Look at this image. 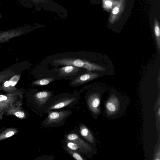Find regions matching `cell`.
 <instances>
[{
    "label": "cell",
    "instance_id": "1",
    "mask_svg": "<svg viewBox=\"0 0 160 160\" xmlns=\"http://www.w3.org/2000/svg\"><path fill=\"white\" fill-rule=\"evenodd\" d=\"M84 54L82 51L55 54L48 56L42 61L41 64L47 67H53L71 65L89 71L105 70V68L85 58Z\"/></svg>",
    "mask_w": 160,
    "mask_h": 160
},
{
    "label": "cell",
    "instance_id": "2",
    "mask_svg": "<svg viewBox=\"0 0 160 160\" xmlns=\"http://www.w3.org/2000/svg\"><path fill=\"white\" fill-rule=\"evenodd\" d=\"M80 93L75 90L72 93H64L52 96L48 99L44 105L43 114H47L49 110L72 108L79 102Z\"/></svg>",
    "mask_w": 160,
    "mask_h": 160
},
{
    "label": "cell",
    "instance_id": "3",
    "mask_svg": "<svg viewBox=\"0 0 160 160\" xmlns=\"http://www.w3.org/2000/svg\"><path fill=\"white\" fill-rule=\"evenodd\" d=\"M86 70L85 69L71 65L53 67L46 70L48 72H53L52 77L58 80L73 79Z\"/></svg>",
    "mask_w": 160,
    "mask_h": 160
},
{
    "label": "cell",
    "instance_id": "4",
    "mask_svg": "<svg viewBox=\"0 0 160 160\" xmlns=\"http://www.w3.org/2000/svg\"><path fill=\"white\" fill-rule=\"evenodd\" d=\"M128 101H124L115 94L111 95L107 100L104 113L108 118L118 117L122 113L127 105Z\"/></svg>",
    "mask_w": 160,
    "mask_h": 160
},
{
    "label": "cell",
    "instance_id": "5",
    "mask_svg": "<svg viewBox=\"0 0 160 160\" xmlns=\"http://www.w3.org/2000/svg\"><path fill=\"white\" fill-rule=\"evenodd\" d=\"M72 112L70 109L61 111L49 110L48 116L41 122V125L46 127H57L64 125L66 119L70 116Z\"/></svg>",
    "mask_w": 160,
    "mask_h": 160
},
{
    "label": "cell",
    "instance_id": "6",
    "mask_svg": "<svg viewBox=\"0 0 160 160\" xmlns=\"http://www.w3.org/2000/svg\"><path fill=\"white\" fill-rule=\"evenodd\" d=\"M64 138L73 142L80 147L86 157L91 158L97 152V150L93 146L85 141L79 134L77 130H72L64 135Z\"/></svg>",
    "mask_w": 160,
    "mask_h": 160
},
{
    "label": "cell",
    "instance_id": "7",
    "mask_svg": "<svg viewBox=\"0 0 160 160\" xmlns=\"http://www.w3.org/2000/svg\"><path fill=\"white\" fill-rule=\"evenodd\" d=\"M101 98L100 93L97 92H88L85 96L87 106L95 119L102 113L100 109Z\"/></svg>",
    "mask_w": 160,
    "mask_h": 160
},
{
    "label": "cell",
    "instance_id": "8",
    "mask_svg": "<svg viewBox=\"0 0 160 160\" xmlns=\"http://www.w3.org/2000/svg\"><path fill=\"white\" fill-rule=\"evenodd\" d=\"M53 91L43 90L38 91V90L34 96V103L37 112L40 116L43 114L42 110L43 107L51 97L53 96Z\"/></svg>",
    "mask_w": 160,
    "mask_h": 160
},
{
    "label": "cell",
    "instance_id": "9",
    "mask_svg": "<svg viewBox=\"0 0 160 160\" xmlns=\"http://www.w3.org/2000/svg\"><path fill=\"white\" fill-rule=\"evenodd\" d=\"M98 76V73L87 70L75 79L71 80L69 84L72 87H78L95 79Z\"/></svg>",
    "mask_w": 160,
    "mask_h": 160
},
{
    "label": "cell",
    "instance_id": "10",
    "mask_svg": "<svg viewBox=\"0 0 160 160\" xmlns=\"http://www.w3.org/2000/svg\"><path fill=\"white\" fill-rule=\"evenodd\" d=\"M78 132L81 136L88 142L93 146L96 145V139L93 133L85 124L82 123L79 124Z\"/></svg>",
    "mask_w": 160,
    "mask_h": 160
},
{
    "label": "cell",
    "instance_id": "11",
    "mask_svg": "<svg viewBox=\"0 0 160 160\" xmlns=\"http://www.w3.org/2000/svg\"><path fill=\"white\" fill-rule=\"evenodd\" d=\"M126 0H117L112 10L109 18V22L113 24L119 18L124 8Z\"/></svg>",
    "mask_w": 160,
    "mask_h": 160
},
{
    "label": "cell",
    "instance_id": "12",
    "mask_svg": "<svg viewBox=\"0 0 160 160\" xmlns=\"http://www.w3.org/2000/svg\"><path fill=\"white\" fill-rule=\"evenodd\" d=\"M62 146L65 152L74 159L77 160H87L86 157L84 156L77 151L70 149L62 143Z\"/></svg>",
    "mask_w": 160,
    "mask_h": 160
},
{
    "label": "cell",
    "instance_id": "13",
    "mask_svg": "<svg viewBox=\"0 0 160 160\" xmlns=\"http://www.w3.org/2000/svg\"><path fill=\"white\" fill-rule=\"evenodd\" d=\"M62 143L71 150L77 151L84 155V152L80 147L76 143L65 139L61 140Z\"/></svg>",
    "mask_w": 160,
    "mask_h": 160
},
{
    "label": "cell",
    "instance_id": "14",
    "mask_svg": "<svg viewBox=\"0 0 160 160\" xmlns=\"http://www.w3.org/2000/svg\"><path fill=\"white\" fill-rule=\"evenodd\" d=\"M56 79L52 77L41 78L35 81L33 84L40 86L47 85L54 81Z\"/></svg>",
    "mask_w": 160,
    "mask_h": 160
},
{
    "label": "cell",
    "instance_id": "15",
    "mask_svg": "<svg viewBox=\"0 0 160 160\" xmlns=\"http://www.w3.org/2000/svg\"><path fill=\"white\" fill-rule=\"evenodd\" d=\"M154 31L158 48L160 52V29L158 21L156 18L155 19L154 25Z\"/></svg>",
    "mask_w": 160,
    "mask_h": 160
},
{
    "label": "cell",
    "instance_id": "16",
    "mask_svg": "<svg viewBox=\"0 0 160 160\" xmlns=\"http://www.w3.org/2000/svg\"><path fill=\"white\" fill-rule=\"evenodd\" d=\"M102 7L107 11L112 10L117 2V0H102Z\"/></svg>",
    "mask_w": 160,
    "mask_h": 160
},
{
    "label": "cell",
    "instance_id": "17",
    "mask_svg": "<svg viewBox=\"0 0 160 160\" xmlns=\"http://www.w3.org/2000/svg\"><path fill=\"white\" fill-rule=\"evenodd\" d=\"M54 158V157L53 155H45L38 157V159L40 160H53Z\"/></svg>",
    "mask_w": 160,
    "mask_h": 160
},
{
    "label": "cell",
    "instance_id": "18",
    "mask_svg": "<svg viewBox=\"0 0 160 160\" xmlns=\"http://www.w3.org/2000/svg\"><path fill=\"white\" fill-rule=\"evenodd\" d=\"M15 115L18 118H22L24 117L25 114L23 112H18L15 113Z\"/></svg>",
    "mask_w": 160,
    "mask_h": 160
},
{
    "label": "cell",
    "instance_id": "19",
    "mask_svg": "<svg viewBox=\"0 0 160 160\" xmlns=\"http://www.w3.org/2000/svg\"><path fill=\"white\" fill-rule=\"evenodd\" d=\"M14 134V132L12 131H10L8 132L6 134V137L8 138L13 136Z\"/></svg>",
    "mask_w": 160,
    "mask_h": 160
},
{
    "label": "cell",
    "instance_id": "20",
    "mask_svg": "<svg viewBox=\"0 0 160 160\" xmlns=\"http://www.w3.org/2000/svg\"><path fill=\"white\" fill-rule=\"evenodd\" d=\"M7 97L5 96L4 95H0V102L5 100L7 99Z\"/></svg>",
    "mask_w": 160,
    "mask_h": 160
},
{
    "label": "cell",
    "instance_id": "21",
    "mask_svg": "<svg viewBox=\"0 0 160 160\" xmlns=\"http://www.w3.org/2000/svg\"><path fill=\"white\" fill-rule=\"evenodd\" d=\"M10 81H6L4 83V86L5 87H9L10 85Z\"/></svg>",
    "mask_w": 160,
    "mask_h": 160
},
{
    "label": "cell",
    "instance_id": "22",
    "mask_svg": "<svg viewBox=\"0 0 160 160\" xmlns=\"http://www.w3.org/2000/svg\"><path fill=\"white\" fill-rule=\"evenodd\" d=\"M16 83H17V82H16L11 81L10 85L12 86H14L16 84Z\"/></svg>",
    "mask_w": 160,
    "mask_h": 160
},
{
    "label": "cell",
    "instance_id": "23",
    "mask_svg": "<svg viewBox=\"0 0 160 160\" xmlns=\"http://www.w3.org/2000/svg\"><path fill=\"white\" fill-rule=\"evenodd\" d=\"M158 117L159 119V117H160V107L159 106L158 107Z\"/></svg>",
    "mask_w": 160,
    "mask_h": 160
}]
</instances>
